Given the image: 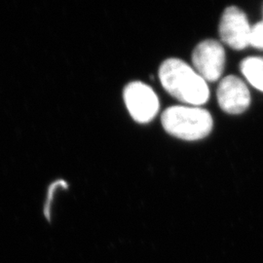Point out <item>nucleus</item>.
<instances>
[{
  "label": "nucleus",
  "instance_id": "1",
  "mask_svg": "<svg viewBox=\"0 0 263 263\" xmlns=\"http://www.w3.org/2000/svg\"><path fill=\"white\" fill-rule=\"evenodd\" d=\"M159 79L164 89L181 103L200 106L210 99L207 82L179 59H168L161 65Z\"/></svg>",
  "mask_w": 263,
  "mask_h": 263
},
{
  "label": "nucleus",
  "instance_id": "2",
  "mask_svg": "<svg viewBox=\"0 0 263 263\" xmlns=\"http://www.w3.org/2000/svg\"><path fill=\"white\" fill-rule=\"evenodd\" d=\"M165 131L183 141H199L208 137L214 127L211 113L200 106L176 105L162 114Z\"/></svg>",
  "mask_w": 263,
  "mask_h": 263
},
{
  "label": "nucleus",
  "instance_id": "3",
  "mask_svg": "<svg viewBox=\"0 0 263 263\" xmlns=\"http://www.w3.org/2000/svg\"><path fill=\"white\" fill-rule=\"evenodd\" d=\"M124 101L128 111L137 122L148 123L159 110V99L148 85L135 81L124 90Z\"/></svg>",
  "mask_w": 263,
  "mask_h": 263
},
{
  "label": "nucleus",
  "instance_id": "4",
  "mask_svg": "<svg viewBox=\"0 0 263 263\" xmlns=\"http://www.w3.org/2000/svg\"><path fill=\"white\" fill-rule=\"evenodd\" d=\"M192 63L198 74L206 82H215L223 73L226 51L222 45L216 40H204L194 49Z\"/></svg>",
  "mask_w": 263,
  "mask_h": 263
},
{
  "label": "nucleus",
  "instance_id": "5",
  "mask_svg": "<svg viewBox=\"0 0 263 263\" xmlns=\"http://www.w3.org/2000/svg\"><path fill=\"white\" fill-rule=\"evenodd\" d=\"M252 28L244 12L230 6L223 12L219 23V35L227 46L243 50L250 46Z\"/></svg>",
  "mask_w": 263,
  "mask_h": 263
},
{
  "label": "nucleus",
  "instance_id": "6",
  "mask_svg": "<svg viewBox=\"0 0 263 263\" xmlns=\"http://www.w3.org/2000/svg\"><path fill=\"white\" fill-rule=\"evenodd\" d=\"M217 101L224 112L237 115L249 108L251 94L248 87L239 77L226 76L218 85Z\"/></svg>",
  "mask_w": 263,
  "mask_h": 263
},
{
  "label": "nucleus",
  "instance_id": "7",
  "mask_svg": "<svg viewBox=\"0 0 263 263\" xmlns=\"http://www.w3.org/2000/svg\"><path fill=\"white\" fill-rule=\"evenodd\" d=\"M241 71L255 89L263 92V58L250 57L241 63Z\"/></svg>",
  "mask_w": 263,
  "mask_h": 263
},
{
  "label": "nucleus",
  "instance_id": "8",
  "mask_svg": "<svg viewBox=\"0 0 263 263\" xmlns=\"http://www.w3.org/2000/svg\"><path fill=\"white\" fill-rule=\"evenodd\" d=\"M260 26H261V28H262V31H263V21H262V22H260Z\"/></svg>",
  "mask_w": 263,
  "mask_h": 263
}]
</instances>
